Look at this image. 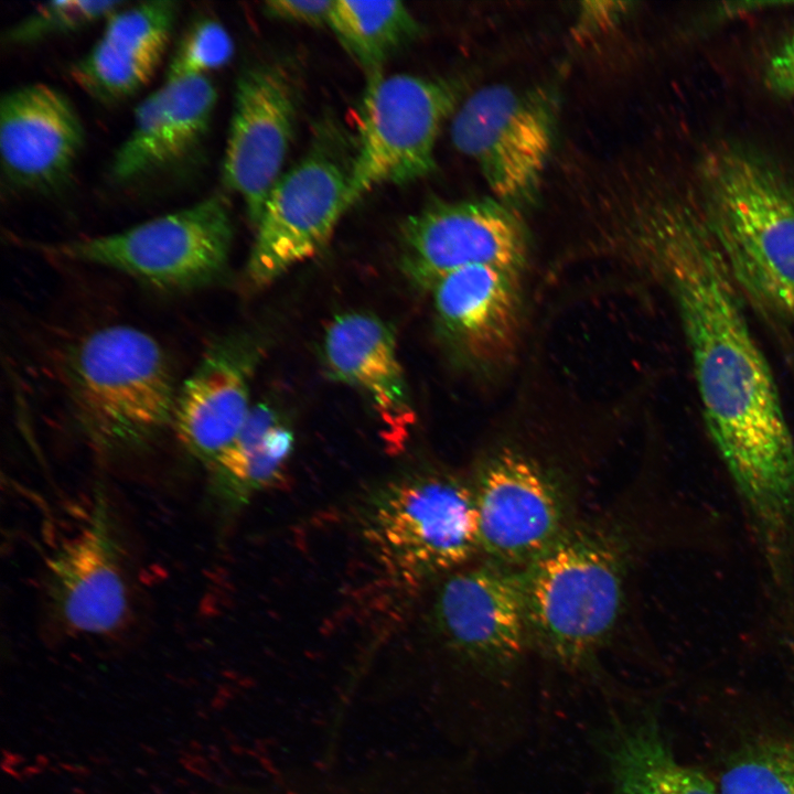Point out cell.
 Here are the masks:
<instances>
[{
  "mask_svg": "<svg viewBox=\"0 0 794 794\" xmlns=\"http://www.w3.org/2000/svg\"><path fill=\"white\" fill-rule=\"evenodd\" d=\"M233 55V42L216 20L195 21L181 37L168 66L165 82L205 75L225 65Z\"/></svg>",
  "mask_w": 794,
  "mask_h": 794,
  "instance_id": "obj_26",
  "label": "cell"
},
{
  "mask_svg": "<svg viewBox=\"0 0 794 794\" xmlns=\"http://www.w3.org/2000/svg\"><path fill=\"white\" fill-rule=\"evenodd\" d=\"M122 1H52L36 7L31 13L10 26L3 34L9 45L25 46L54 35L81 30L96 21L107 19L125 7Z\"/></svg>",
  "mask_w": 794,
  "mask_h": 794,
  "instance_id": "obj_25",
  "label": "cell"
},
{
  "mask_svg": "<svg viewBox=\"0 0 794 794\" xmlns=\"http://www.w3.org/2000/svg\"><path fill=\"white\" fill-rule=\"evenodd\" d=\"M322 354L329 373L371 406L387 442L400 446L416 412L391 329L374 314L344 312L329 323Z\"/></svg>",
  "mask_w": 794,
  "mask_h": 794,
  "instance_id": "obj_18",
  "label": "cell"
},
{
  "mask_svg": "<svg viewBox=\"0 0 794 794\" xmlns=\"http://www.w3.org/2000/svg\"><path fill=\"white\" fill-rule=\"evenodd\" d=\"M329 28L369 76L420 33L416 18L400 1L336 0Z\"/></svg>",
  "mask_w": 794,
  "mask_h": 794,
  "instance_id": "obj_23",
  "label": "cell"
},
{
  "mask_svg": "<svg viewBox=\"0 0 794 794\" xmlns=\"http://www.w3.org/2000/svg\"><path fill=\"white\" fill-rule=\"evenodd\" d=\"M470 482L489 560L524 568L576 524L573 485L515 448L489 453Z\"/></svg>",
  "mask_w": 794,
  "mask_h": 794,
  "instance_id": "obj_9",
  "label": "cell"
},
{
  "mask_svg": "<svg viewBox=\"0 0 794 794\" xmlns=\"http://www.w3.org/2000/svg\"><path fill=\"white\" fill-rule=\"evenodd\" d=\"M400 238L404 272L426 290L471 266L521 273L528 255L521 212L493 196L430 204L405 221Z\"/></svg>",
  "mask_w": 794,
  "mask_h": 794,
  "instance_id": "obj_12",
  "label": "cell"
},
{
  "mask_svg": "<svg viewBox=\"0 0 794 794\" xmlns=\"http://www.w3.org/2000/svg\"><path fill=\"white\" fill-rule=\"evenodd\" d=\"M631 242L670 286L705 425L764 565L787 567L794 564V437L698 197L690 191L655 196L639 212Z\"/></svg>",
  "mask_w": 794,
  "mask_h": 794,
  "instance_id": "obj_1",
  "label": "cell"
},
{
  "mask_svg": "<svg viewBox=\"0 0 794 794\" xmlns=\"http://www.w3.org/2000/svg\"><path fill=\"white\" fill-rule=\"evenodd\" d=\"M763 82L780 97H794V34L785 39L766 58Z\"/></svg>",
  "mask_w": 794,
  "mask_h": 794,
  "instance_id": "obj_28",
  "label": "cell"
},
{
  "mask_svg": "<svg viewBox=\"0 0 794 794\" xmlns=\"http://www.w3.org/2000/svg\"><path fill=\"white\" fill-rule=\"evenodd\" d=\"M296 116V88L281 66L259 64L240 74L222 175L224 184L242 197L254 226L282 175Z\"/></svg>",
  "mask_w": 794,
  "mask_h": 794,
  "instance_id": "obj_14",
  "label": "cell"
},
{
  "mask_svg": "<svg viewBox=\"0 0 794 794\" xmlns=\"http://www.w3.org/2000/svg\"><path fill=\"white\" fill-rule=\"evenodd\" d=\"M432 624L461 662L508 674L532 650L521 569L486 559L451 572L434 594Z\"/></svg>",
  "mask_w": 794,
  "mask_h": 794,
  "instance_id": "obj_10",
  "label": "cell"
},
{
  "mask_svg": "<svg viewBox=\"0 0 794 794\" xmlns=\"http://www.w3.org/2000/svg\"><path fill=\"white\" fill-rule=\"evenodd\" d=\"M351 167L314 150L277 181L256 224L247 279L262 288L316 255L348 210Z\"/></svg>",
  "mask_w": 794,
  "mask_h": 794,
  "instance_id": "obj_11",
  "label": "cell"
},
{
  "mask_svg": "<svg viewBox=\"0 0 794 794\" xmlns=\"http://www.w3.org/2000/svg\"><path fill=\"white\" fill-rule=\"evenodd\" d=\"M556 130V99L546 88L485 85L451 118L455 149L472 159L493 197L521 212L537 201Z\"/></svg>",
  "mask_w": 794,
  "mask_h": 794,
  "instance_id": "obj_8",
  "label": "cell"
},
{
  "mask_svg": "<svg viewBox=\"0 0 794 794\" xmlns=\"http://www.w3.org/2000/svg\"><path fill=\"white\" fill-rule=\"evenodd\" d=\"M695 187L740 287L766 309L794 319V187L742 146L704 151Z\"/></svg>",
  "mask_w": 794,
  "mask_h": 794,
  "instance_id": "obj_2",
  "label": "cell"
},
{
  "mask_svg": "<svg viewBox=\"0 0 794 794\" xmlns=\"http://www.w3.org/2000/svg\"><path fill=\"white\" fill-rule=\"evenodd\" d=\"M84 129L69 100L34 83L9 90L0 103L2 171L17 187L47 192L71 176Z\"/></svg>",
  "mask_w": 794,
  "mask_h": 794,
  "instance_id": "obj_15",
  "label": "cell"
},
{
  "mask_svg": "<svg viewBox=\"0 0 794 794\" xmlns=\"http://www.w3.org/2000/svg\"><path fill=\"white\" fill-rule=\"evenodd\" d=\"M719 794H794V734L757 744L723 772Z\"/></svg>",
  "mask_w": 794,
  "mask_h": 794,
  "instance_id": "obj_24",
  "label": "cell"
},
{
  "mask_svg": "<svg viewBox=\"0 0 794 794\" xmlns=\"http://www.w3.org/2000/svg\"><path fill=\"white\" fill-rule=\"evenodd\" d=\"M333 0H273L264 4L266 14L282 21L329 26Z\"/></svg>",
  "mask_w": 794,
  "mask_h": 794,
  "instance_id": "obj_27",
  "label": "cell"
},
{
  "mask_svg": "<svg viewBox=\"0 0 794 794\" xmlns=\"http://www.w3.org/2000/svg\"><path fill=\"white\" fill-rule=\"evenodd\" d=\"M46 596L67 631L104 635L130 614V588L109 504L98 490L89 522L46 562Z\"/></svg>",
  "mask_w": 794,
  "mask_h": 794,
  "instance_id": "obj_13",
  "label": "cell"
},
{
  "mask_svg": "<svg viewBox=\"0 0 794 794\" xmlns=\"http://www.w3.org/2000/svg\"><path fill=\"white\" fill-rule=\"evenodd\" d=\"M630 559L613 526L576 523L521 568L532 650L565 667L591 663L619 621Z\"/></svg>",
  "mask_w": 794,
  "mask_h": 794,
  "instance_id": "obj_3",
  "label": "cell"
},
{
  "mask_svg": "<svg viewBox=\"0 0 794 794\" xmlns=\"http://www.w3.org/2000/svg\"><path fill=\"white\" fill-rule=\"evenodd\" d=\"M438 329L462 360L494 366L514 353L521 329L519 272L465 267L430 289Z\"/></svg>",
  "mask_w": 794,
  "mask_h": 794,
  "instance_id": "obj_17",
  "label": "cell"
},
{
  "mask_svg": "<svg viewBox=\"0 0 794 794\" xmlns=\"http://www.w3.org/2000/svg\"><path fill=\"white\" fill-rule=\"evenodd\" d=\"M259 353L247 335L222 337L178 390L172 426L184 448L207 466L230 446L250 414Z\"/></svg>",
  "mask_w": 794,
  "mask_h": 794,
  "instance_id": "obj_16",
  "label": "cell"
},
{
  "mask_svg": "<svg viewBox=\"0 0 794 794\" xmlns=\"http://www.w3.org/2000/svg\"><path fill=\"white\" fill-rule=\"evenodd\" d=\"M226 203L210 196L121 232L41 245L46 255L104 266L161 289H193L224 273L233 240Z\"/></svg>",
  "mask_w": 794,
  "mask_h": 794,
  "instance_id": "obj_6",
  "label": "cell"
},
{
  "mask_svg": "<svg viewBox=\"0 0 794 794\" xmlns=\"http://www.w3.org/2000/svg\"><path fill=\"white\" fill-rule=\"evenodd\" d=\"M216 99L206 75L165 82L148 95L111 160L112 180L132 182L192 154L208 131Z\"/></svg>",
  "mask_w": 794,
  "mask_h": 794,
  "instance_id": "obj_19",
  "label": "cell"
},
{
  "mask_svg": "<svg viewBox=\"0 0 794 794\" xmlns=\"http://www.w3.org/2000/svg\"><path fill=\"white\" fill-rule=\"evenodd\" d=\"M290 423L267 401L253 406L230 446L208 466L212 492L227 508H238L273 485L291 457Z\"/></svg>",
  "mask_w": 794,
  "mask_h": 794,
  "instance_id": "obj_21",
  "label": "cell"
},
{
  "mask_svg": "<svg viewBox=\"0 0 794 794\" xmlns=\"http://www.w3.org/2000/svg\"><path fill=\"white\" fill-rule=\"evenodd\" d=\"M58 372L73 418L105 453L140 449L173 425L179 389L171 363L138 328L86 333L63 351Z\"/></svg>",
  "mask_w": 794,
  "mask_h": 794,
  "instance_id": "obj_4",
  "label": "cell"
},
{
  "mask_svg": "<svg viewBox=\"0 0 794 794\" xmlns=\"http://www.w3.org/2000/svg\"><path fill=\"white\" fill-rule=\"evenodd\" d=\"M461 95L459 82L449 78L369 76L351 164L348 208L377 186L410 183L434 170L438 137Z\"/></svg>",
  "mask_w": 794,
  "mask_h": 794,
  "instance_id": "obj_7",
  "label": "cell"
},
{
  "mask_svg": "<svg viewBox=\"0 0 794 794\" xmlns=\"http://www.w3.org/2000/svg\"><path fill=\"white\" fill-rule=\"evenodd\" d=\"M363 533L397 579L414 583L451 573L481 550L471 482L441 471L390 481L367 501Z\"/></svg>",
  "mask_w": 794,
  "mask_h": 794,
  "instance_id": "obj_5",
  "label": "cell"
},
{
  "mask_svg": "<svg viewBox=\"0 0 794 794\" xmlns=\"http://www.w3.org/2000/svg\"><path fill=\"white\" fill-rule=\"evenodd\" d=\"M602 749L613 794H719L704 773L675 758L653 718L615 717Z\"/></svg>",
  "mask_w": 794,
  "mask_h": 794,
  "instance_id": "obj_20",
  "label": "cell"
},
{
  "mask_svg": "<svg viewBox=\"0 0 794 794\" xmlns=\"http://www.w3.org/2000/svg\"><path fill=\"white\" fill-rule=\"evenodd\" d=\"M175 1H149L115 11L87 54L98 76L109 85L138 92L152 77L171 37Z\"/></svg>",
  "mask_w": 794,
  "mask_h": 794,
  "instance_id": "obj_22",
  "label": "cell"
}]
</instances>
